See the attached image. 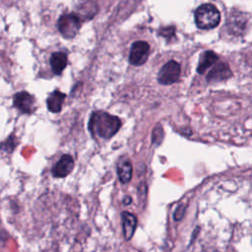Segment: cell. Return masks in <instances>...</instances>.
<instances>
[{
	"label": "cell",
	"mask_w": 252,
	"mask_h": 252,
	"mask_svg": "<svg viewBox=\"0 0 252 252\" xmlns=\"http://www.w3.org/2000/svg\"><path fill=\"white\" fill-rule=\"evenodd\" d=\"M149 54L150 45L148 43L142 41L135 42L131 46L129 62L134 66H141L148 60Z\"/></svg>",
	"instance_id": "cell-5"
},
{
	"label": "cell",
	"mask_w": 252,
	"mask_h": 252,
	"mask_svg": "<svg viewBox=\"0 0 252 252\" xmlns=\"http://www.w3.org/2000/svg\"><path fill=\"white\" fill-rule=\"evenodd\" d=\"M180 65L175 60L165 63L158 74V81L162 85H172L180 77Z\"/></svg>",
	"instance_id": "cell-4"
},
{
	"label": "cell",
	"mask_w": 252,
	"mask_h": 252,
	"mask_svg": "<svg viewBox=\"0 0 252 252\" xmlns=\"http://www.w3.org/2000/svg\"><path fill=\"white\" fill-rule=\"evenodd\" d=\"M122 219V228H123V236L126 241L131 240L134 236L136 227H137V218L135 215L129 212H122L121 214Z\"/></svg>",
	"instance_id": "cell-9"
},
{
	"label": "cell",
	"mask_w": 252,
	"mask_h": 252,
	"mask_svg": "<svg viewBox=\"0 0 252 252\" xmlns=\"http://www.w3.org/2000/svg\"><path fill=\"white\" fill-rule=\"evenodd\" d=\"M81 28L80 18L77 14L62 15L59 20V29L65 39H73Z\"/></svg>",
	"instance_id": "cell-3"
},
{
	"label": "cell",
	"mask_w": 252,
	"mask_h": 252,
	"mask_svg": "<svg viewBox=\"0 0 252 252\" xmlns=\"http://www.w3.org/2000/svg\"><path fill=\"white\" fill-rule=\"evenodd\" d=\"M175 33H176V28L174 26L163 28V29H162L160 31V35L163 36V38H166V39L173 38L175 36Z\"/></svg>",
	"instance_id": "cell-16"
},
{
	"label": "cell",
	"mask_w": 252,
	"mask_h": 252,
	"mask_svg": "<svg viewBox=\"0 0 252 252\" xmlns=\"http://www.w3.org/2000/svg\"><path fill=\"white\" fill-rule=\"evenodd\" d=\"M14 106L23 114H31L35 109V99L28 92H19L13 98Z\"/></svg>",
	"instance_id": "cell-6"
},
{
	"label": "cell",
	"mask_w": 252,
	"mask_h": 252,
	"mask_svg": "<svg viewBox=\"0 0 252 252\" xmlns=\"http://www.w3.org/2000/svg\"><path fill=\"white\" fill-rule=\"evenodd\" d=\"M184 212H185V206L184 205H179L178 207V209L176 210L175 212V215H174V219L176 221H180L184 215Z\"/></svg>",
	"instance_id": "cell-17"
},
{
	"label": "cell",
	"mask_w": 252,
	"mask_h": 252,
	"mask_svg": "<svg viewBox=\"0 0 252 252\" xmlns=\"http://www.w3.org/2000/svg\"><path fill=\"white\" fill-rule=\"evenodd\" d=\"M118 174L119 180L122 183H127L132 178V165L129 161H124L119 163L118 167Z\"/></svg>",
	"instance_id": "cell-14"
},
{
	"label": "cell",
	"mask_w": 252,
	"mask_h": 252,
	"mask_svg": "<svg viewBox=\"0 0 252 252\" xmlns=\"http://www.w3.org/2000/svg\"><path fill=\"white\" fill-rule=\"evenodd\" d=\"M195 23L201 30H211L221 22V13L218 8L211 3H205L196 9L194 13Z\"/></svg>",
	"instance_id": "cell-2"
},
{
	"label": "cell",
	"mask_w": 252,
	"mask_h": 252,
	"mask_svg": "<svg viewBox=\"0 0 252 252\" xmlns=\"http://www.w3.org/2000/svg\"><path fill=\"white\" fill-rule=\"evenodd\" d=\"M219 58L218 55L212 51V50H207L205 52H203L200 57L199 59V64L197 67V72L199 74H203L205 73V71H207V69L209 67H211L212 65H214L217 61H218Z\"/></svg>",
	"instance_id": "cell-12"
},
{
	"label": "cell",
	"mask_w": 252,
	"mask_h": 252,
	"mask_svg": "<svg viewBox=\"0 0 252 252\" xmlns=\"http://www.w3.org/2000/svg\"><path fill=\"white\" fill-rule=\"evenodd\" d=\"M65 98L66 95L59 91L52 92L46 100L47 108L50 113H59L62 108V104Z\"/></svg>",
	"instance_id": "cell-11"
},
{
	"label": "cell",
	"mask_w": 252,
	"mask_h": 252,
	"mask_svg": "<svg viewBox=\"0 0 252 252\" xmlns=\"http://www.w3.org/2000/svg\"><path fill=\"white\" fill-rule=\"evenodd\" d=\"M131 202H132V199H131V197H129V196H126V197L123 199L124 205H129Z\"/></svg>",
	"instance_id": "cell-18"
},
{
	"label": "cell",
	"mask_w": 252,
	"mask_h": 252,
	"mask_svg": "<svg viewBox=\"0 0 252 252\" xmlns=\"http://www.w3.org/2000/svg\"><path fill=\"white\" fill-rule=\"evenodd\" d=\"M74 169V160L69 155H64L52 167V175L54 178H65Z\"/></svg>",
	"instance_id": "cell-7"
},
{
	"label": "cell",
	"mask_w": 252,
	"mask_h": 252,
	"mask_svg": "<svg viewBox=\"0 0 252 252\" xmlns=\"http://www.w3.org/2000/svg\"><path fill=\"white\" fill-rule=\"evenodd\" d=\"M67 65V55L64 52L59 51L51 55L50 66L54 74L60 75Z\"/></svg>",
	"instance_id": "cell-10"
},
{
	"label": "cell",
	"mask_w": 252,
	"mask_h": 252,
	"mask_svg": "<svg viewBox=\"0 0 252 252\" xmlns=\"http://www.w3.org/2000/svg\"><path fill=\"white\" fill-rule=\"evenodd\" d=\"M233 73L229 65L225 62L217 63L207 76L208 82H221L232 77Z\"/></svg>",
	"instance_id": "cell-8"
},
{
	"label": "cell",
	"mask_w": 252,
	"mask_h": 252,
	"mask_svg": "<svg viewBox=\"0 0 252 252\" xmlns=\"http://www.w3.org/2000/svg\"><path fill=\"white\" fill-rule=\"evenodd\" d=\"M246 15H242L241 13L239 15H232L230 21L228 22V26L231 28L232 33H237V34H240L241 32H243L245 30L246 27Z\"/></svg>",
	"instance_id": "cell-13"
},
{
	"label": "cell",
	"mask_w": 252,
	"mask_h": 252,
	"mask_svg": "<svg viewBox=\"0 0 252 252\" xmlns=\"http://www.w3.org/2000/svg\"><path fill=\"white\" fill-rule=\"evenodd\" d=\"M121 121L118 117L111 116L105 111H95L91 116L89 129L93 136H99L103 139H110L120 129Z\"/></svg>",
	"instance_id": "cell-1"
},
{
	"label": "cell",
	"mask_w": 252,
	"mask_h": 252,
	"mask_svg": "<svg viewBox=\"0 0 252 252\" xmlns=\"http://www.w3.org/2000/svg\"><path fill=\"white\" fill-rule=\"evenodd\" d=\"M163 128L162 126L159 124L155 127L154 131H153V136H152V141L154 144H161L162 141L163 140Z\"/></svg>",
	"instance_id": "cell-15"
}]
</instances>
